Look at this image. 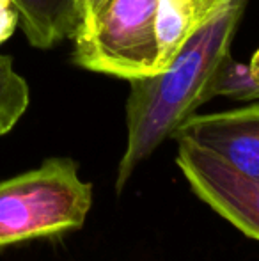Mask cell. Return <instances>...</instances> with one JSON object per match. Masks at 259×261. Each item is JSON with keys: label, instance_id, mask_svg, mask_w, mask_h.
Instances as JSON below:
<instances>
[{"label": "cell", "instance_id": "cell-1", "mask_svg": "<svg viewBox=\"0 0 259 261\" xmlns=\"http://www.w3.org/2000/svg\"><path fill=\"white\" fill-rule=\"evenodd\" d=\"M249 0H195L190 29L163 71L130 80L126 101V149L118 167L121 194L142 160L215 98L213 87L229 59L233 38Z\"/></svg>", "mask_w": 259, "mask_h": 261}, {"label": "cell", "instance_id": "cell-2", "mask_svg": "<svg viewBox=\"0 0 259 261\" xmlns=\"http://www.w3.org/2000/svg\"><path fill=\"white\" fill-rule=\"evenodd\" d=\"M93 206V183L68 156L0 181V251L80 229Z\"/></svg>", "mask_w": 259, "mask_h": 261}, {"label": "cell", "instance_id": "cell-3", "mask_svg": "<svg viewBox=\"0 0 259 261\" xmlns=\"http://www.w3.org/2000/svg\"><path fill=\"white\" fill-rule=\"evenodd\" d=\"M156 0H107L73 34V62L94 73L135 80L156 75Z\"/></svg>", "mask_w": 259, "mask_h": 261}, {"label": "cell", "instance_id": "cell-4", "mask_svg": "<svg viewBox=\"0 0 259 261\" xmlns=\"http://www.w3.org/2000/svg\"><path fill=\"white\" fill-rule=\"evenodd\" d=\"M176 164L190 189L213 212L259 242V183L197 148L178 142Z\"/></svg>", "mask_w": 259, "mask_h": 261}, {"label": "cell", "instance_id": "cell-5", "mask_svg": "<svg viewBox=\"0 0 259 261\" xmlns=\"http://www.w3.org/2000/svg\"><path fill=\"white\" fill-rule=\"evenodd\" d=\"M174 139L259 183V103L204 116L194 114Z\"/></svg>", "mask_w": 259, "mask_h": 261}, {"label": "cell", "instance_id": "cell-6", "mask_svg": "<svg viewBox=\"0 0 259 261\" xmlns=\"http://www.w3.org/2000/svg\"><path fill=\"white\" fill-rule=\"evenodd\" d=\"M28 45L48 50L73 38L78 25L76 0H14Z\"/></svg>", "mask_w": 259, "mask_h": 261}, {"label": "cell", "instance_id": "cell-7", "mask_svg": "<svg viewBox=\"0 0 259 261\" xmlns=\"http://www.w3.org/2000/svg\"><path fill=\"white\" fill-rule=\"evenodd\" d=\"M195 0H156V41H158V71L170 64L181 48L190 29Z\"/></svg>", "mask_w": 259, "mask_h": 261}, {"label": "cell", "instance_id": "cell-8", "mask_svg": "<svg viewBox=\"0 0 259 261\" xmlns=\"http://www.w3.org/2000/svg\"><path fill=\"white\" fill-rule=\"evenodd\" d=\"M31 101L28 84L16 73L13 59L0 54V135L16 126Z\"/></svg>", "mask_w": 259, "mask_h": 261}, {"label": "cell", "instance_id": "cell-9", "mask_svg": "<svg viewBox=\"0 0 259 261\" xmlns=\"http://www.w3.org/2000/svg\"><path fill=\"white\" fill-rule=\"evenodd\" d=\"M20 25V14L14 6V0H0V45L14 34Z\"/></svg>", "mask_w": 259, "mask_h": 261}, {"label": "cell", "instance_id": "cell-10", "mask_svg": "<svg viewBox=\"0 0 259 261\" xmlns=\"http://www.w3.org/2000/svg\"><path fill=\"white\" fill-rule=\"evenodd\" d=\"M107 4V0H76V14H78V25H85L100 13L101 7Z\"/></svg>", "mask_w": 259, "mask_h": 261}, {"label": "cell", "instance_id": "cell-11", "mask_svg": "<svg viewBox=\"0 0 259 261\" xmlns=\"http://www.w3.org/2000/svg\"><path fill=\"white\" fill-rule=\"evenodd\" d=\"M247 66H249L250 71V89L247 101L259 103V48L256 50V54L252 55V59H250V62Z\"/></svg>", "mask_w": 259, "mask_h": 261}]
</instances>
